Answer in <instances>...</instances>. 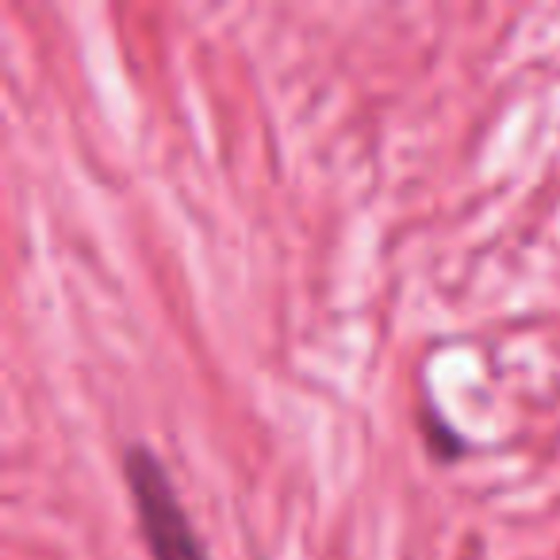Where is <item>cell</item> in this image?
<instances>
[{"instance_id":"7a4b0ae2","label":"cell","mask_w":560,"mask_h":560,"mask_svg":"<svg viewBox=\"0 0 560 560\" xmlns=\"http://www.w3.org/2000/svg\"><path fill=\"white\" fill-rule=\"evenodd\" d=\"M419 427H422V442H427V453L438 460V465H457L460 457H465L472 445H468V438L460 434L457 427H453L450 419H445L442 411H438V404H422L419 407Z\"/></svg>"},{"instance_id":"6da1fadb","label":"cell","mask_w":560,"mask_h":560,"mask_svg":"<svg viewBox=\"0 0 560 560\" xmlns=\"http://www.w3.org/2000/svg\"><path fill=\"white\" fill-rule=\"evenodd\" d=\"M119 468H124L127 495H131L139 537L150 560H211L165 460L147 442H131L119 457Z\"/></svg>"}]
</instances>
